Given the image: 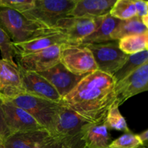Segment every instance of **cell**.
<instances>
[{
    "instance_id": "obj_13",
    "label": "cell",
    "mask_w": 148,
    "mask_h": 148,
    "mask_svg": "<svg viewBox=\"0 0 148 148\" xmlns=\"http://www.w3.org/2000/svg\"><path fill=\"white\" fill-rule=\"evenodd\" d=\"M38 74L50 82L62 98L69 93L84 77L71 73L60 62L49 70Z\"/></svg>"
},
{
    "instance_id": "obj_24",
    "label": "cell",
    "mask_w": 148,
    "mask_h": 148,
    "mask_svg": "<svg viewBox=\"0 0 148 148\" xmlns=\"http://www.w3.org/2000/svg\"><path fill=\"white\" fill-rule=\"evenodd\" d=\"M109 14L113 17L119 20H127L137 17L134 0H117Z\"/></svg>"
},
{
    "instance_id": "obj_10",
    "label": "cell",
    "mask_w": 148,
    "mask_h": 148,
    "mask_svg": "<svg viewBox=\"0 0 148 148\" xmlns=\"http://www.w3.org/2000/svg\"><path fill=\"white\" fill-rule=\"evenodd\" d=\"M148 90V62L116 82L114 88L115 101L121 106L134 95Z\"/></svg>"
},
{
    "instance_id": "obj_32",
    "label": "cell",
    "mask_w": 148,
    "mask_h": 148,
    "mask_svg": "<svg viewBox=\"0 0 148 148\" xmlns=\"http://www.w3.org/2000/svg\"><path fill=\"white\" fill-rule=\"evenodd\" d=\"M0 148H6V147H4V146L2 144H1V145H0Z\"/></svg>"
},
{
    "instance_id": "obj_4",
    "label": "cell",
    "mask_w": 148,
    "mask_h": 148,
    "mask_svg": "<svg viewBox=\"0 0 148 148\" xmlns=\"http://www.w3.org/2000/svg\"><path fill=\"white\" fill-rule=\"evenodd\" d=\"M77 0H35L31 10L23 13L29 20H33L49 28H53L56 23L68 17L75 7Z\"/></svg>"
},
{
    "instance_id": "obj_25",
    "label": "cell",
    "mask_w": 148,
    "mask_h": 148,
    "mask_svg": "<svg viewBox=\"0 0 148 148\" xmlns=\"http://www.w3.org/2000/svg\"><path fill=\"white\" fill-rule=\"evenodd\" d=\"M109 148H144L137 134L125 133L111 142Z\"/></svg>"
},
{
    "instance_id": "obj_8",
    "label": "cell",
    "mask_w": 148,
    "mask_h": 148,
    "mask_svg": "<svg viewBox=\"0 0 148 148\" xmlns=\"http://www.w3.org/2000/svg\"><path fill=\"white\" fill-rule=\"evenodd\" d=\"M105 16V15H104ZM102 17H66L59 20L54 27L66 36L68 44L79 45L101 25Z\"/></svg>"
},
{
    "instance_id": "obj_28",
    "label": "cell",
    "mask_w": 148,
    "mask_h": 148,
    "mask_svg": "<svg viewBox=\"0 0 148 148\" xmlns=\"http://www.w3.org/2000/svg\"><path fill=\"white\" fill-rule=\"evenodd\" d=\"M137 17L148 27V1L143 0H134Z\"/></svg>"
},
{
    "instance_id": "obj_12",
    "label": "cell",
    "mask_w": 148,
    "mask_h": 148,
    "mask_svg": "<svg viewBox=\"0 0 148 148\" xmlns=\"http://www.w3.org/2000/svg\"><path fill=\"white\" fill-rule=\"evenodd\" d=\"M22 85L25 93L55 103H61L62 96L50 82L40 74L19 67Z\"/></svg>"
},
{
    "instance_id": "obj_7",
    "label": "cell",
    "mask_w": 148,
    "mask_h": 148,
    "mask_svg": "<svg viewBox=\"0 0 148 148\" xmlns=\"http://www.w3.org/2000/svg\"><path fill=\"white\" fill-rule=\"evenodd\" d=\"M85 46L92 53L98 70L111 76L122 67L129 57L120 50L118 40Z\"/></svg>"
},
{
    "instance_id": "obj_6",
    "label": "cell",
    "mask_w": 148,
    "mask_h": 148,
    "mask_svg": "<svg viewBox=\"0 0 148 148\" xmlns=\"http://www.w3.org/2000/svg\"><path fill=\"white\" fill-rule=\"evenodd\" d=\"M60 63L77 76H85L98 70L92 53L84 45H61Z\"/></svg>"
},
{
    "instance_id": "obj_14",
    "label": "cell",
    "mask_w": 148,
    "mask_h": 148,
    "mask_svg": "<svg viewBox=\"0 0 148 148\" xmlns=\"http://www.w3.org/2000/svg\"><path fill=\"white\" fill-rule=\"evenodd\" d=\"M24 93L17 64L0 59V94L12 98Z\"/></svg>"
},
{
    "instance_id": "obj_20",
    "label": "cell",
    "mask_w": 148,
    "mask_h": 148,
    "mask_svg": "<svg viewBox=\"0 0 148 148\" xmlns=\"http://www.w3.org/2000/svg\"><path fill=\"white\" fill-rule=\"evenodd\" d=\"M145 33H148V27L138 17H135L130 20H120L111 34V40H119L126 36Z\"/></svg>"
},
{
    "instance_id": "obj_3",
    "label": "cell",
    "mask_w": 148,
    "mask_h": 148,
    "mask_svg": "<svg viewBox=\"0 0 148 148\" xmlns=\"http://www.w3.org/2000/svg\"><path fill=\"white\" fill-rule=\"evenodd\" d=\"M77 113L61 103L50 134L63 140L71 148H85L82 140V129L88 124Z\"/></svg>"
},
{
    "instance_id": "obj_31",
    "label": "cell",
    "mask_w": 148,
    "mask_h": 148,
    "mask_svg": "<svg viewBox=\"0 0 148 148\" xmlns=\"http://www.w3.org/2000/svg\"><path fill=\"white\" fill-rule=\"evenodd\" d=\"M139 140L143 144L144 148H147V140H148V130H145L144 132H141L140 134H137Z\"/></svg>"
},
{
    "instance_id": "obj_23",
    "label": "cell",
    "mask_w": 148,
    "mask_h": 148,
    "mask_svg": "<svg viewBox=\"0 0 148 148\" xmlns=\"http://www.w3.org/2000/svg\"><path fill=\"white\" fill-rule=\"evenodd\" d=\"M119 104L114 101L113 105L108 110L106 118L104 121V124L108 130H117V131L124 132L125 133L132 132L129 129L126 119L119 111Z\"/></svg>"
},
{
    "instance_id": "obj_33",
    "label": "cell",
    "mask_w": 148,
    "mask_h": 148,
    "mask_svg": "<svg viewBox=\"0 0 148 148\" xmlns=\"http://www.w3.org/2000/svg\"><path fill=\"white\" fill-rule=\"evenodd\" d=\"M85 148H87V147H85Z\"/></svg>"
},
{
    "instance_id": "obj_26",
    "label": "cell",
    "mask_w": 148,
    "mask_h": 148,
    "mask_svg": "<svg viewBox=\"0 0 148 148\" xmlns=\"http://www.w3.org/2000/svg\"><path fill=\"white\" fill-rule=\"evenodd\" d=\"M0 51L3 60H5L12 64L17 65L14 61V54L12 42L7 33L0 27Z\"/></svg>"
},
{
    "instance_id": "obj_19",
    "label": "cell",
    "mask_w": 148,
    "mask_h": 148,
    "mask_svg": "<svg viewBox=\"0 0 148 148\" xmlns=\"http://www.w3.org/2000/svg\"><path fill=\"white\" fill-rule=\"evenodd\" d=\"M120 20L110 15V14L103 16L102 22L99 27L90 36L81 41L79 45L98 44L111 41V34Z\"/></svg>"
},
{
    "instance_id": "obj_15",
    "label": "cell",
    "mask_w": 148,
    "mask_h": 148,
    "mask_svg": "<svg viewBox=\"0 0 148 148\" xmlns=\"http://www.w3.org/2000/svg\"><path fill=\"white\" fill-rule=\"evenodd\" d=\"M67 43L66 36L61 31L39 36L34 39L20 43H12L17 57L26 56L46 49L55 45Z\"/></svg>"
},
{
    "instance_id": "obj_9",
    "label": "cell",
    "mask_w": 148,
    "mask_h": 148,
    "mask_svg": "<svg viewBox=\"0 0 148 148\" xmlns=\"http://www.w3.org/2000/svg\"><path fill=\"white\" fill-rule=\"evenodd\" d=\"M0 108L10 134L44 129L32 116L0 94Z\"/></svg>"
},
{
    "instance_id": "obj_1",
    "label": "cell",
    "mask_w": 148,
    "mask_h": 148,
    "mask_svg": "<svg viewBox=\"0 0 148 148\" xmlns=\"http://www.w3.org/2000/svg\"><path fill=\"white\" fill-rule=\"evenodd\" d=\"M113 76L96 70L85 75L62 103L88 123H103L116 100Z\"/></svg>"
},
{
    "instance_id": "obj_11",
    "label": "cell",
    "mask_w": 148,
    "mask_h": 148,
    "mask_svg": "<svg viewBox=\"0 0 148 148\" xmlns=\"http://www.w3.org/2000/svg\"><path fill=\"white\" fill-rule=\"evenodd\" d=\"M60 49L61 45H55L31 54L17 57V66L37 73L49 70L60 62Z\"/></svg>"
},
{
    "instance_id": "obj_30",
    "label": "cell",
    "mask_w": 148,
    "mask_h": 148,
    "mask_svg": "<svg viewBox=\"0 0 148 148\" xmlns=\"http://www.w3.org/2000/svg\"><path fill=\"white\" fill-rule=\"evenodd\" d=\"M43 148H71L63 140L52 137L50 141L46 144Z\"/></svg>"
},
{
    "instance_id": "obj_17",
    "label": "cell",
    "mask_w": 148,
    "mask_h": 148,
    "mask_svg": "<svg viewBox=\"0 0 148 148\" xmlns=\"http://www.w3.org/2000/svg\"><path fill=\"white\" fill-rule=\"evenodd\" d=\"M116 0H77L68 17H102L109 14Z\"/></svg>"
},
{
    "instance_id": "obj_5",
    "label": "cell",
    "mask_w": 148,
    "mask_h": 148,
    "mask_svg": "<svg viewBox=\"0 0 148 148\" xmlns=\"http://www.w3.org/2000/svg\"><path fill=\"white\" fill-rule=\"evenodd\" d=\"M8 99L14 105L28 113L43 128L50 132L61 103H55L27 93Z\"/></svg>"
},
{
    "instance_id": "obj_21",
    "label": "cell",
    "mask_w": 148,
    "mask_h": 148,
    "mask_svg": "<svg viewBox=\"0 0 148 148\" xmlns=\"http://www.w3.org/2000/svg\"><path fill=\"white\" fill-rule=\"evenodd\" d=\"M120 50L127 55H132L147 51L148 33L126 36L118 40Z\"/></svg>"
},
{
    "instance_id": "obj_16",
    "label": "cell",
    "mask_w": 148,
    "mask_h": 148,
    "mask_svg": "<svg viewBox=\"0 0 148 148\" xmlns=\"http://www.w3.org/2000/svg\"><path fill=\"white\" fill-rule=\"evenodd\" d=\"M51 138L50 133L42 129L10 134L2 145L6 148H43Z\"/></svg>"
},
{
    "instance_id": "obj_29",
    "label": "cell",
    "mask_w": 148,
    "mask_h": 148,
    "mask_svg": "<svg viewBox=\"0 0 148 148\" xmlns=\"http://www.w3.org/2000/svg\"><path fill=\"white\" fill-rule=\"evenodd\" d=\"M10 132L7 128L6 123L3 117L2 112L0 108V145L3 144L4 140L10 135Z\"/></svg>"
},
{
    "instance_id": "obj_22",
    "label": "cell",
    "mask_w": 148,
    "mask_h": 148,
    "mask_svg": "<svg viewBox=\"0 0 148 148\" xmlns=\"http://www.w3.org/2000/svg\"><path fill=\"white\" fill-rule=\"evenodd\" d=\"M147 62H148L147 50L135 54L129 55L127 62L121 69H119L113 75V77L115 79L116 82H119Z\"/></svg>"
},
{
    "instance_id": "obj_18",
    "label": "cell",
    "mask_w": 148,
    "mask_h": 148,
    "mask_svg": "<svg viewBox=\"0 0 148 148\" xmlns=\"http://www.w3.org/2000/svg\"><path fill=\"white\" fill-rule=\"evenodd\" d=\"M82 140L87 148H109L112 142L104 122L85 124L82 129Z\"/></svg>"
},
{
    "instance_id": "obj_27",
    "label": "cell",
    "mask_w": 148,
    "mask_h": 148,
    "mask_svg": "<svg viewBox=\"0 0 148 148\" xmlns=\"http://www.w3.org/2000/svg\"><path fill=\"white\" fill-rule=\"evenodd\" d=\"M35 0H0V8H8L23 14L31 10Z\"/></svg>"
},
{
    "instance_id": "obj_2",
    "label": "cell",
    "mask_w": 148,
    "mask_h": 148,
    "mask_svg": "<svg viewBox=\"0 0 148 148\" xmlns=\"http://www.w3.org/2000/svg\"><path fill=\"white\" fill-rule=\"evenodd\" d=\"M0 27L12 43H23L43 35L59 31L56 27H46L29 20L19 12L8 8H0Z\"/></svg>"
}]
</instances>
